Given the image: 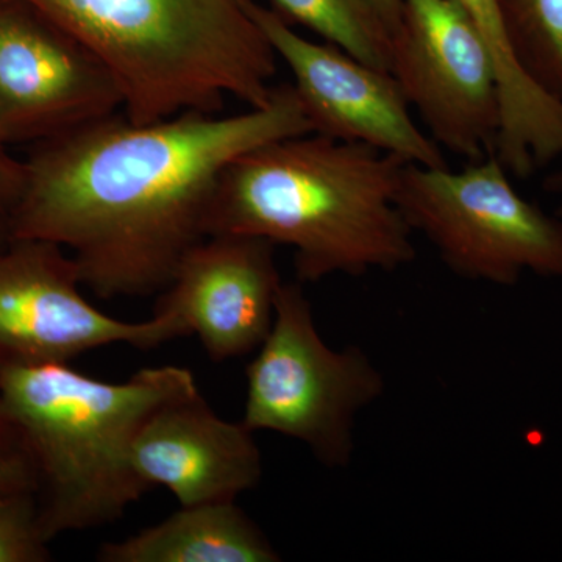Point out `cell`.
I'll list each match as a JSON object with an SVG mask.
<instances>
[{
  "label": "cell",
  "instance_id": "cell-1",
  "mask_svg": "<svg viewBox=\"0 0 562 562\" xmlns=\"http://www.w3.org/2000/svg\"><path fill=\"white\" fill-rule=\"evenodd\" d=\"M312 133L291 83L246 113L187 111L136 124L110 114L40 140L24 161L11 239L70 251L81 284L105 301L160 294L205 238L217 180L243 154Z\"/></svg>",
  "mask_w": 562,
  "mask_h": 562
},
{
  "label": "cell",
  "instance_id": "cell-2",
  "mask_svg": "<svg viewBox=\"0 0 562 562\" xmlns=\"http://www.w3.org/2000/svg\"><path fill=\"white\" fill-rule=\"evenodd\" d=\"M405 165L366 144L317 133L261 144L221 173L206 236L290 246L301 283L395 271L416 258L412 227L397 205Z\"/></svg>",
  "mask_w": 562,
  "mask_h": 562
},
{
  "label": "cell",
  "instance_id": "cell-3",
  "mask_svg": "<svg viewBox=\"0 0 562 562\" xmlns=\"http://www.w3.org/2000/svg\"><path fill=\"white\" fill-rule=\"evenodd\" d=\"M195 387L179 366L110 383L68 362L0 364V398L35 471L47 541L117 522L150 491L133 469V442L151 414Z\"/></svg>",
  "mask_w": 562,
  "mask_h": 562
},
{
  "label": "cell",
  "instance_id": "cell-4",
  "mask_svg": "<svg viewBox=\"0 0 562 562\" xmlns=\"http://www.w3.org/2000/svg\"><path fill=\"white\" fill-rule=\"evenodd\" d=\"M109 68L125 116L146 124L221 113L227 98L268 105L279 57L257 0H27Z\"/></svg>",
  "mask_w": 562,
  "mask_h": 562
},
{
  "label": "cell",
  "instance_id": "cell-5",
  "mask_svg": "<svg viewBox=\"0 0 562 562\" xmlns=\"http://www.w3.org/2000/svg\"><path fill=\"white\" fill-rule=\"evenodd\" d=\"M243 424L308 447L330 469L349 465L358 414L384 379L358 347L333 350L321 338L301 283H281L271 331L246 369Z\"/></svg>",
  "mask_w": 562,
  "mask_h": 562
},
{
  "label": "cell",
  "instance_id": "cell-6",
  "mask_svg": "<svg viewBox=\"0 0 562 562\" xmlns=\"http://www.w3.org/2000/svg\"><path fill=\"white\" fill-rule=\"evenodd\" d=\"M495 155L464 171L403 166L397 205L458 276L513 286L525 272L561 279L562 221L519 194Z\"/></svg>",
  "mask_w": 562,
  "mask_h": 562
},
{
  "label": "cell",
  "instance_id": "cell-7",
  "mask_svg": "<svg viewBox=\"0 0 562 562\" xmlns=\"http://www.w3.org/2000/svg\"><path fill=\"white\" fill-rule=\"evenodd\" d=\"M391 74L438 146L469 161L494 155L502 127L497 66L457 0H403Z\"/></svg>",
  "mask_w": 562,
  "mask_h": 562
},
{
  "label": "cell",
  "instance_id": "cell-8",
  "mask_svg": "<svg viewBox=\"0 0 562 562\" xmlns=\"http://www.w3.org/2000/svg\"><path fill=\"white\" fill-rule=\"evenodd\" d=\"M124 105L101 58L27 0H0V136L40 143Z\"/></svg>",
  "mask_w": 562,
  "mask_h": 562
},
{
  "label": "cell",
  "instance_id": "cell-9",
  "mask_svg": "<svg viewBox=\"0 0 562 562\" xmlns=\"http://www.w3.org/2000/svg\"><path fill=\"white\" fill-rule=\"evenodd\" d=\"M76 262L57 244L11 239L0 250V364L69 362L87 351L168 342L160 322H124L81 292Z\"/></svg>",
  "mask_w": 562,
  "mask_h": 562
},
{
  "label": "cell",
  "instance_id": "cell-10",
  "mask_svg": "<svg viewBox=\"0 0 562 562\" xmlns=\"http://www.w3.org/2000/svg\"><path fill=\"white\" fill-rule=\"evenodd\" d=\"M255 18L294 77L291 85L312 133L366 144L409 165L447 166L438 144L414 122L412 106L390 70L299 35L271 7L257 3Z\"/></svg>",
  "mask_w": 562,
  "mask_h": 562
},
{
  "label": "cell",
  "instance_id": "cell-11",
  "mask_svg": "<svg viewBox=\"0 0 562 562\" xmlns=\"http://www.w3.org/2000/svg\"><path fill=\"white\" fill-rule=\"evenodd\" d=\"M281 283L276 244L255 236H205L180 261L151 317L168 341L198 336L211 361L241 358L271 331Z\"/></svg>",
  "mask_w": 562,
  "mask_h": 562
},
{
  "label": "cell",
  "instance_id": "cell-12",
  "mask_svg": "<svg viewBox=\"0 0 562 562\" xmlns=\"http://www.w3.org/2000/svg\"><path fill=\"white\" fill-rule=\"evenodd\" d=\"M255 432L222 419L195 387L157 409L140 428L132 464L154 490L166 487L180 506L236 502L261 482Z\"/></svg>",
  "mask_w": 562,
  "mask_h": 562
},
{
  "label": "cell",
  "instance_id": "cell-13",
  "mask_svg": "<svg viewBox=\"0 0 562 562\" xmlns=\"http://www.w3.org/2000/svg\"><path fill=\"white\" fill-rule=\"evenodd\" d=\"M101 562H277L268 536L236 502L180 506L162 522L102 543Z\"/></svg>",
  "mask_w": 562,
  "mask_h": 562
},
{
  "label": "cell",
  "instance_id": "cell-14",
  "mask_svg": "<svg viewBox=\"0 0 562 562\" xmlns=\"http://www.w3.org/2000/svg\"><path fill=\"white\" fill-rule=\"evenodd\" d=\"M490 47L502 94V133L505 138L528 143L557 127L562 105L546 94L524 72L514 57L503 24L498 0H457Z\"/></svg>",
  "mask_w": 562,
  "mask_h": 562
},
{
  "label": "cell",
  "instance_id": "cell-15",
  "mask_svg": "<svg viewBox=\"0 0 562 562\" xmlns=\"http://www.w3.org/2000/svg\"><path fill=\"white\" fill-rule=\"evenodd\" d=\"M271 9L292 27L303 25L325 43L391 72L392 35L369 0H271Z\"/></svg>",
  "mask_w": 562,
  "mask_h": 562
},
{
  "label": "cell",
  "instance_id": "cell-16",
  "mask_svg": "<svg viewBox=\"0 0 562 562\" xmlns=\"http://www.w3.org/2000/svg\"><path fill=\"white\" fill-rule=\"evenodd\" d=\"M498 7L520 68L562 103V0H498Z\"/></svg>",
  "mask_w": 562,
  "mask_h": 562
},
{
  "label": "cell",
  "instance_id": "cell-17",
  "mask_svg": "<svg viewBox=\"0 0 562 562\" xmlns=\"http://www.w3.org/2000/svg\"><path fill=\"white\" fill-rule=\"evenodd\" d=\"M47 543L35 492L5 495L0 502V562L49 561Z\"/></svg>",
  "mask_w": 562,
  "mask_h": 562
},
{
  "label": "cell",
  "instance_id": "cell-18",
  "mask_svg": "<svg viewBox=\"0 0 562 562\" xmlns=\"http://www.w3.org/2000/svg\"><path fill=\"white\" fill-rule=\"evenodd\" d=\"M0 492H35V471L20 432L11 424L0 398Z\"/></svg>",
  "mask_w": 562,
  "mask_h": 562
},
{
  "label": "cell",
  "instance_id": "cell-19",
  "mask_svg": "<svg viewBox=\"0 0 562 562\" xmlns=\"http://www.w3.org/2000/svg\"><path fill=\"white\" fill-rule=\"evenodd\" d=\"M24 184V161L11 155L10 146L0 136V211L10 217L20 201Z\"/></svg>",
  "mask_w": 562,
  "mask_h": 562
},
{
  "label": "cell",
  "instance_id": "cell-20",
  "mask_svg": "<svg viewBox=\"0 0 562 562\" xmlns=\"http://www.w3.org/2000/svg\"><path fill=\"white\" fill-rule=\"evenodd\" d=\"M369 2L394 36L402 21L403 0H369Z\"/></svg>",
  "mask_w": 562,
  "mask_h": 562
},
{
  "label": "cell",
  "instance_id": "cell-21",
  "mask_svg": "<svg viewBox=\"0 0 562 562\" xmlns=\"http://www.w3.org/2000/svg\"><path fill=\"white\" fill-rule=\"evenodd\" d=\"M11 241L10 220L5 213L0 211V250Z\"/></svg>",
  "mask_w": 562,
  "mask_h": 562
},
{
  "label": "cell",
  "instance_id": "cell-22",
  "mask_svg": "<svg viewBox=\"0 0 562 562\" xmlns=\"http://www.w3.org/2000/svg\"><path fill=\"white\" fill-rule=\"evenodd\" d=\"M547 187H549V190L552 191L553 194L560 198V213L562 214V171L550 177L549 181H547Z\"/></svg>",
  "mask_w": 562,
  "mask_h": 562
},
{
  "label": "cell",
  "instance_id": "cell-23",
  "mask_svg": "<svg viewBox=\"0 0 562 562\" xmlns=\"http://www.w3.org/2000/svg\"><path fill=\"white\" fill-rule=\"evenodd\" d=\"M5 495H9V494H3V492H0V502H2L3 498H5Z\"/></svg>",
  "mask_w": 562,
  "mask_h": 562
}]
</instances>
